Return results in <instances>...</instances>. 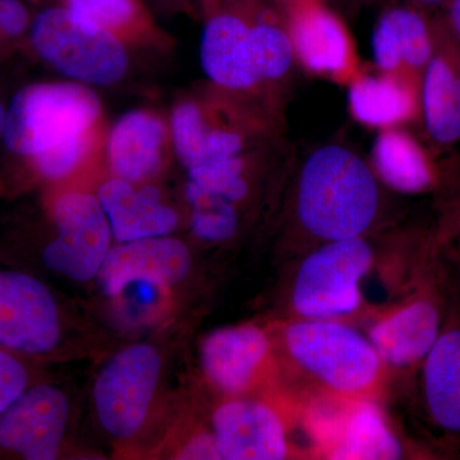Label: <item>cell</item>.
Returning a JSON list of instances; mask_svg holds the SVG:
<instances>
[{"mask_svg":"<svg viewBox=\"0 0 460 460\" xmlns=\"http://www.w3.org/2000/svg\"><path fill=\"white\" fill-rule=\"evenodd\" d=\"M352 148L329 144L308 154L296 178L295 210L305 232L323 241L363 237L380 213V183Z\"/></svg>","mask_w":460,"mask_h":460,"instance_id":"6da1fadb","label":"cell"},{"mask_svg":"<svg viewBox=\"0 0 460 460\" xmlns=\"http://www.w3.org/2000/svg\"><path fill=\"white\" fill-rule=\"evenodd\" d=\"M288 362L329 396L374 401L384 362L370 339L332 320L287 323L279 332Z\"/></svg>","mask_w":460,"mask_h":460,"instance_id":"7a4b0ae2","label":"cell"},{"mask_svg":"<svg viewBox=\"0 0 460 460\" xmlns=\"http://www.w3.org/2000/svg\"><path fill=\"white\" fill-rule=\"evenodd\" d=\"M99 115V99L87 87L32 84L12 100L2 136L12 153L35 157L89 132Z\"/></svg>","mask_w":460,"mask_h":460,"instance_id":"3957f363","label":"cell"},{"mask_svg":"<svg viewBox=\"0 0 460 460\" xmlns=\"http://www.w3.org/2000/svg\"><path fill=\"white\" fill-rule=\"evenodd\" d=\"M33 49L57 71L87 84L119 80L128 59L122 42L68 8L42 12L31 30Z\"/></svg>","mask_w":460,"mask_h":460,"instance_id":"277c9868","label":"cell"},{"mask_svg":"<svg viewBox=\"0 0 460 460\" xmlns=\"http://www.w3.org/2000/svg\"><path fill=\"white\" fill-rule=\"evenodd\" d=\"M372 262L374 251L362 237L328 242L299 266L292 293L296 313L319 320L356 313L359 283Z\"/></svg>","mask_w":460,"mask_h":460,"instance_id":"5b68a950","label":"cell"},{"mask_svg":"<svg viewBox=\"0 0 460 460\" xmlns=\"http://www.w3.org/2000/svg\"><path fill=\"white\" fill-rule=\"evenodd\" d=\"M162 358L155 348L135 344L111 357L93 386L96 416L117 438L140 431L159 383Z\"/></svg>","mask_w":460,"mask_h":460,"instance_id":"8992f818","label":"cell"},{"mask_svg":"<svg viewBox=\"0 0 460 460\" xmlns=\"http://www.w3.org/2000/svg\"><path fill=\"white\" fill-rule=\"evenodd\" d=\"M54 222L58 234L42 250L44 265L75 281L98 278L113 235L99 199L66 193L54 206Z\"/></svg>","mask_w":460,"mask_h":460,"instance_id":"52a82bcc","label":"cell"},{"mask_svg":"<svg viewBox=\"0 0 460 460\" xmlns=\"http://www.w3.org/2000/svg\"><path fill=\"white\" fill-rule=\"evenodd\" d=\"M62 321L56 296L38 278L0 269V348L23 357L57 349Z\"/></svg>","mask_w":460,"mask_h":460,"instance_id":"ba28073f","label":"cell"},{"mask_svg":"<svg viewBox=\"0 0 460 460\" xmlns=\"http://www.w3.org/2000/svg\"><path fill=\"white\" fill-rule=\"evenodd\" d=\"M296 65L308 74L349 84L358 59L343 21L323 0H280Z\"/></svg>","mask_w":460,"mask_h":460,"instance_id":"9c48e42d","label":"cell"},{"mask_svg":"<svg viewBox=\"0 0 460 460\" xmlns=\"http://www.w3.org/2000/svg\"><path fill=\"white\" fill-rule=\"evenodd\" d=\"M311 420L316 443L330 459L385 460L402 456V445L380 408L366 399L332 396Z\"/></svg>","mask_w":460,"mask_h":460,"instance_id":"30bf717a","label":"cell"},{"mask_svg":"<svg viewBox=\"0 0 460 460\" xmlns=\"http://www.w3.org/2000/svg\"><path fill=\"white\" fill-rule=\"evenodd\" d=\"M69 420V402L56 386L27 387L0 414V450L27 460L57 459Z\"/></svg>","mask_w":460,"mask_h":460,"instance_id":"8fae6325","label":"cell"},{"mask_svg":"<svg viewBox=\"0 0 460 460\" xmlns=\"http://www.w3.org/2000/svg\"><path fill=\"white\" fill-rule=\"evenodd\" d=\"M190 266L189 248L178 239L166 235L137 239L111 248L98 279L104 292L115 296L136 281L157 287L180 283L190 274Z\"/></svg>","mask_w":460,"mask_h":460,"instance_id":"7c38bea8","label":"cell"},{"mask_svg":"<svg viewBox=\"0 0 460 460\" xmlns=\"http://www.w3.org/2000/svg\"><path fill=\"white\" fill-rule=\"evenodd\" d=\"M213 425L222 459L280 460L289 456L286 425L266 402H226L215 411Z\"/></svg>","mask_w":460,"mask_h":460,"instance_id":"4fadbf2b","label":"cell"},{"mask_svg":"<svg viewBox=\"0 0 460 460\" xmlns=\"http://www.w3.org/2000/svg\"><path fill=\"white\" fill-rule=\"evenodd\" d=\"M202 366L215 386L239 395L255 385L271 359V343L263 330L235 326L211 332L202 343Z\"/></svg>","mask_w":460,"mask_h":460,"instance_id":"5bb4252c","label":"cell"},{"mask_svg":"<svg viewBox=\"0 0 460 460\" xmlns=\"http://www.w3.org/2000/svg\"><path fill=\"white\" fill-rule=\"evenodd\" d=\"M435 51V31L420 8L394 5L378 17L372 54L378 71L407 75L420 83Z\"/></svg>","mask_w":460,"mask_h":460,"instance_id":"9a60e30c","label":"cell"},{"mask_svg":"<svg viewBox=\"0 0 460 460\" xmlns=\"http://www.w3.org/2000/svg\"><path fill=\"white\" fill-rule=\"evenodd\" d=\"M201 62L206 75L224 89L244 91L262 84L251 25L237 14L220 13L208 20L202 35Z\"/></svg>","mask_w":460,"mask_h":460,"instance_id":"2e32d148","label":"cell"},{"mask_svg":"<svg viewBox=\"0 0 460 460\" xmlns=\"http://www.w3.org/2000/svg\"><path fill=\"white\" fill-rule=\"evenodd\" d=\"M99 202L118 242L165 237L177 228L178 217L163 204L155 187L136 190L131 181L111 180L99 190Z\"/></svg>","mask_w":460,"mask_h":460,"instance_id":"e0dca14e","label":"cell"},{"mask_svg":"<svg viewBox=\"0 0 460 460\" xmlns=\"http://www.w3.org/2000/svg\"><path fill=\"white\" fill-rule=\"evenodd\" d=\"M417 81L407 75L362 72L348 84V107L357 122L376 128L402 127L419 111Z\"/></svg>","mask_w":460,"mask_h":460,"instance_id":"ac0fdd59","label":"cell"},{"mask_svg":"<svg viewBox=\"0 0 460 460\" xmlns=\"http://www.w3.org/2000/svg\"><path fill=\"white\" fill-rule=\"evenodd\" d=\"M438 314L429 301L402 305L372 326L370 341L386 365L411 367L426 358L438 338Z\"/></svg>","mask_w":460,"mask_h":460,"instance_id":"d6986e66","label":"cell"},{"mask_svg":"<svg viewBox=\"0 0 460 460\" xmlns=\"http://www.w3.org/2000/svg\"><path fill=\"white\" fill-rule=\"evenodd\" d=\"M426 129L441 145L460 140V54L436 38L435 51L420 83Z\"/></svg>","mask_w":460,"mask_h":460,"instance_id":"ffe728a7","label":"cell"},{"mask_svg":"<svg viewBox=\"0 0 460 460\" xmlns=\"http://www.w3.org/2000/svg\"><path fill=\"white\" fill-rule=\"evenodd\" d=\"M164 127L155 115L133 111L124 115L111 133L109 162L120 180L141 181L153 177L162 164Z\"/></svg>","mask_w":460,"mask_h":460,"instance_id":"44dd1931","label":"cell"},{"mask_svg":"<svg viewBox=\"0 0 460 460\" xmlns=\"http://www.w3.org/2000/svg\"><path fill=\"white\" fill-rule=\"evenodd\" d=\"M370 165L378 181L399 192H422L432 184V169L425 150L402 127L378 132Z\"/></svg>","mask_w":460,"mask_h":460,"instance_id":"7402d4cb","label":"cell"},{"mask_svg":"<svg viewBox=\"0 0 460 460\" xmlns=\"http://www.w3.org/2000/svg\"><path fill=\"white\" fill-rule=\"evenodd\" d=\"M425 396L432 419L460 432V330L438 338L425 358Z\"/></svg>","mask_w":460,"mask_h":460,"instance_id":"603a6c76","label":"cell"},{"mask_svg":"<svg viewBox=\"0 0 460 460\" xmlns=\"http://www.w3.org/2000/svg\"><path fill=\"white\" fill-rule=\"evenodd\" d=\"M250 25L257 72L261 83L287 84L296 60L283 13L265 12Z\"/></svg>","mask_w":460,"mask_h":460,"instance_id":"cb8c5ba5","label":"cell"},{"mask_svg":"<svg viewBox=\"0 0 460 460\" xmlns=\"http://www.w3.org/2000/svg\"><path fill=\"white\" fill-rule=\"evenodd\" d=\"M187 199L192 205V230L206 242L226 241L238 226L237 211L229 199L202 192L187 183Z\"/></svg>","mask_w":460,"mask_h":460,"instance_id":"d4e9b609","label":"cell"},{"mask_svg":"<svg viewBox=\"0 0 460 460\" xmlns=\"http://www.w3.org/2000/svg\"><path fill=\"white\" fill-rule=\"evenodd\" d=\"M244 166V160L238 155L214 164L190 169L189 184L202 192L220 196L237 204L248 193Z\"/></svg>","mask_w":460,"mask_h":460,"instance_id":"484cf974","label":"cell"},{"mask_svg":"<svg viewBox=\"0 0 460 460\" xmlns=\"http://www.w3.org/2000/svg\"><path fill=\"white\" fill-rule=\"evenodd\" d=\"M175 150L187 169L196 168L201 160L208 124L201 109L193 102H184L175 109L172 118Z\"/></svg>","mask_w":460,"mask_h":460,"instance_id":"4316f807","label":"cell"},{"mask_svg":"<svg viewBox=\"0 0 460 460\" xmlns=\"http://www.w3.org/2000/svg\"><path fill=\"white\" fill-rule=\"evenodd\" d=\"M66 8L109 31L131 22L137 13L135 0H66Z\"/></svg>","mask_w":460,"mask_h":460,"instance_id":"83f0119b","label":"cell"},{"mask_svg":"<svg viewBox=\"0 0 460 460\" xmlns=\"http://www.w3.org/2000/svg\"><path fill=\"white\" fill-rule=\"evenodd\" d=\"M89 142L90 133L87 132L39 154L38 156L32 157L36 169L50 180L66 177L80 164L89 147Z\"/></svg>","mask_w":460,"mask_h":460,"instance_id":"f1b7e54d","label":"cell"},{"mask_svg":"<svg viewBox=\"0 0 460 460\" xmlns=\"http://www.w3.org/2000/svg\"><path fill=\"white\" fill-rule=\"evenodd\" d=\"M26 357L0 348V414L23 394L30 385L31 375Z\"/></svg>","mask_w":460,"mask_h":460,"instance_id":"f546056e","label":"cell"},{"mask_svg":"<svg viewBox=\"0 0 460 460\" xmlns=\"http://www.w3.org/2000/svg\"><path fill=\"white\" fill-rule=\"evenodd\" d=\"M29 16L20 0H0V31L18 36L25 31Z\"/></svg>","mask_w":460,"mask_h":460,"instance_id":"4dcf8cb0","label":"cell"},{"mask_svg":"<svg viewBox=\"0 0 460 460\" xmlns=\"http://www.w3.org/2000/svg\"><path fill=\"white\" fill-rule=\"evenodd\" d=\"M178 459H222V456L214 434H199L181 449Z\"/></svg>","mask_w":460,"mask_h":460,"instance_id":"1f68e13d","label":"cell"},{"mask_svg":"<svg viewBox=\"0 0 460 460\" xmlns=\"http://www.w3.org/2000/svg\"><path fill=\"white\" fill-rule=\"evenodd\" d=\"M447 7V23L453 38L460 44V0H449Z\"/></svg>","mask_w":460,"mask_h":460,"instance_id":"d6a6232c","label":"cell"},{"mask_svg":"<svg viewBox=\"0 0 460 460\" xmlns=\"http://www.w3.org/2000/svg\"><path fill=\"white\" fill-rule=\"evenodd\" d=\"M410 5L419 8L440 7L447 4L449 0H407Z\"/></svg>","mask_w":460,"mask_h":460,"instance_id":"836d02e7","label":"cell"},{"mask_svg":"<svg viewBox=\"0 0 460 460\" xmlns=\"http://www.w3.org/2000/svg\"><path fill=\"white\" fill-rule=\"evenodd\" d=\"M5 114L7 113H5L4 107L0 102V136L3 135V129H4Z\"/></svg>","mask_w":460,"mask_h":460,"instance_id":"e575fe53","label":"cell"}]
</instances>
